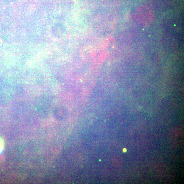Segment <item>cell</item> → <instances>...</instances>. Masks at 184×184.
Masks as SVG:
<instances>
[{
  "instance_id": "cell-1",
  "label": "cell",
  "mask_w": 184,
  "mask_h": 184,
  "mask_svg": "<svg viewBox=\"0 0 184 184\" xmlns=\"http://www.w3.org/2000/svg\"><path fill=\"white\" fill-rule=\"evenodd\" d=\"M124 152H125L126 151V149H124Z\"/></svg>"
}]
</instances>
